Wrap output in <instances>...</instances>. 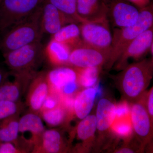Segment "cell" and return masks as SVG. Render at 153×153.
<instances>
[{"mask_svg":"<svg viewBox=\"0 0 153 153\" xmlns=\"http://www.w3.org/2000/svg\"><path fill=\"white\" fill-rule=\"evenodd\" d=\"M153 75V57L127 65L117 77V84L123 100L131 103L140 100Z\"/></svg>","mask_w":153,"mask_h":153,"instance_id":"6da1fadb","label":"cell"},{"mask_svg":"<svg viewBox=\"0 0 153 153\" xmlns=\"http://www.w3.org/2000/svg\"><path fill=\"white\" fill-rule=\"evenodd\" d=\"M42 8L3 34L0 50L3 54L41 41L44 34L41 27Z\"/></svg>","mask_w":153,"mask_h":153,"instance_id":"7a4b0ae2","label":"cell"},{"mask_svg":"<svg viewBox=\"0 0 153 153\" xmlns=\"http://www.w3.org/2000/svg\"><path fill=\"white\" fill-rule=\"evenodd\" d=\"M153 26V5L139 9V16L135 24L125 27L116 28L112 36V42L109 58L105 68L109 69L117 61L125 49L134 38Z\"/></svg>","mask_w":153,"mask_h":153,"instance_id":"3957f363","label":"cell"},{"mask_svg":"<svg viewBox=\"0 0 153 153\" xmlns=\"http://www.w3.org/2000/svg\"><path fill=\"white\" fill-rule=\"evenodd\" d=\"M45 0H1L0 34L27 19L42 8Z\"/></svg>","mask_w":153,"mask_h":153,"instance_id":"277c9868","label":"cell"},{"mask_svg":"<svg viewBox=\"0 0 153 153\" xmlns=\"http://www.w3.org/2000/svg\"><path fill=\"white\" fill-rule=\"evenodd\" d=\"M5 62L12 73L36 72L44 57L41 41L26 45L3 54Z\"/></svg>","mask_w":153,"mask_h":153,"instance_id":"5b68a950","label":"cell"},{"mask_svg":"<svg viewBox=\"0 0 153 153\" xmlns=\"http://www.w3.org/2000/svg\"><path fill=\"white\" fill-rule=\"evenodd\" d=\"M79 25L80 35L83 44L110 52L112 35L107 19L86 22Z\"/></svg>","mask_w":153,"mask_h":153,"instance_id":"8992f818","label":"cell"},{"mask_svg":"<svg viewBox=\"0 0 153 153\" xmlns=\"http://www.w3.org/2000/svg\"><path fill=\"white\" fill-rule=\"evenodd\" d=\"M45 130L42 118L39 114L30 111L19 118L18 142L25 153L32 152L40 142Z\"/></svg>","mask_w":153,"mask_h":153,"instance_id":"52a82bcc","label":"cell"},{"mask_svg":"<svg viewBox=\"0 0 153 153\" xmlns=\"http://www.w3.org/2000/svg\"><path fill=\"white\" fill-rule=\"evenodd\" d=\"M106 7L107 18L117 28L135 24L139 16V9L128 0H102Z\"/></svg>","mask_w":153,"mask_h":153,"instance_id":"ba28073f","label":"cell"},{"mask_svg":"<svg viewBox=\"0 0 153 153\" xmlns=\"http://www.w3.org/2000/svg\"><path fill=\"white\" fill-rule=\"evenodd\" d=\"M130 117L134 133L144 148L152 137L153 121L141 100L130 105Z\"/></svg>","mask_w":153,"mask_h":153,"instance_id":"9c48e42d","label":"cell"},{"mask_svg":"<svg viewBox=\"0 0 153 153\" xmlns=\"http://www.w3.org/2000/svg\"><path fill=\"white\" fill-rule=\"evenodd\" d=\"M109 52L82 44L71 50L69 66L76 68L102 67L109 58Z\"/></svg>","mask_w":153,"mask_h":153,"instance_id":"30bf717a","label":"cell"},{"mask_svg":"<svg viewBox=\"0 0 153 153\" xmlns=\"http://www.w3.org/2000/svg\"><path fill=\"white\" fill-rule=\"evenodd\" d=\"M27 91L26 103L30 112L40 114L44 101L50 93L46 72L36 73Z\"/></svg>","mask_w":153,"mask_h":153,"instance_id":"8fae6325","label":"cell"},{"mask_svg":"<svg viewBox=\"0 0 153 153\" xmlns=\"http://www.w3.org/2000/svg\"><path fill=\"white\" fill-rule=\"evenodd\" d=\"M153 44V26L134 38L127 47L115 63L118 69H123L127 65L129 58L138 59L150 51Z\"/></svg>","mask_w":153,"mask_h":153,"instance_id":"7c38bea8","label":"cell"},{"mask_svg":"<svg viewBox=\"0 0 153 153\" xmlns=\"http://www.w3.org/2000/svg\"><path fill=\"white\" fill-rule=\"evenodd\" d=\"M12 73L14 77L13 79L10 81L7 80V78L0 85V101L20 102L36 74L35 72Z\"/></svg>","mask_w":153,"mask_h":153,"instance_id":"4fadbf2b","label":"cell"},{"mask_svg":"<svg viewBox=\"0 0 153 153\" xmlns=\"http://www.w3.org/2000/svg\"><path fill=\"white\" fill-rule=\"evenodd\" d=\"M71 146V141L66 139L61 130L51 128L44 131L40 142L32 153L66 152L70 150Z\"/></svg>","mask_w":153,"mask_h":153,"instance_id":"5bb4252c","label":"cell"},{"mask_svg":"<svg viewBox=\"0 0 153 153\" xmlns=\"http://www.w3.org/2000/svg\"><path fill=\"white\" fill-rule=\"evenodd\" d=\"M71 23H75L45 0L42 6L41 14V27L44 34L52 36L64 26Z\"/></svg>","mask_w":153,"mask_h":153,"instance_id":"9a60e30c","label":"cell"},{"mask_svg":"<svg viewBox=\"0 0 153 153\" xmlns=\"http://www.w3.org/2000/svg\"><path fill=\"white\" fill-rule=\"evenodd\" d=\"M115 103L107 98L101 99L97 107V130L99 135V141L111 132V128L116 117Z\"/></svg>","mask_w":153,"mask_h":153,"instance_id":"2e32d148","label":"cell"},{"mask_svg":"<svg viewBox=\"0 0 153 153\" xmlns=\"http://www.w3.org/2000/svg\"><path fill=\"white\" fill-rule=\"evenodd\" d=\"M46 76L50 92L59 95L60 91L66 84L77 81L76 70L71 66L55 67L46 72Z\"/></svg>","mask_w":153,"mask_h":153,"instance_id":"e0dca14e","label":"cell"},{"mask_svg":"<svg viewBox=\"0 0 153 153\" xmlns=\"http://www.w3.org/2000/svg\"><path fill=\"white\" fill-rule=\"evenodd\" d=\"M76 11L85 22L107 19L106 7L102 0H77Z\"/></svg>","mask_w":153,"mask_h":153,"instance_id":"ac0fdd59","label":"cell"},{"mask_svg":"<svg viewBox=\"0 0 153 153\" xmlns=\"http://www.w3.org/2000/svg\"><path fill=\"white\" fill-rule=\"evenodd\" d=\"M71 51L68 46L51 38L44 48V56L55 67L70 66L69 59Z\"/></svg>","mask_w":153,"mask_h":153,"instance_id":"d6986e66","label":"cell"},{"mask_svg":"<svg viewBox=\"0 0 153 153\" xmlns=\"http://www.w3.org/2000/svg\"><path fill=\"white\" fill-rule=\"evenodd\" d=\"M95 87L86 88L77 92L74 97V114L80 120L89 114L96 99Z\"/></svg>","mask_w":153,"mask_h":153,"instance_id":"ffe728a7","label":"cell"},{"mask_svg":"<svg viewBox=\"0 0 153 153\" xmlns=\"http://www.w3.org/2000/svg\"><path fill=\"white\" fill-rule=\"evenodd\" d=\"M52 39L69 47L71 50L83 44L79 25L71 23L64 26L52 36Z\"/></svg>","mask_w":153,"mask_h":153,"instance_id":"44dd1931","label":"cell"},{"mask_svg":"<svg viewBox=\"0 0 153 153\" xmlns=\"http://www.w3.org/2000/svg\"><path fill=\"white\" fill-rule=\"evenodd\" d=\"M81 120L76 126L74 133L77 139L82 142L83 147H90L97 131L95 115H88Z\"/></svg>","mask_w":153,"mask_h":153,"instance_id":"7402d4cb","label":"cell"},{"mask_svg":"<svg viewBox=\"0 0 153 153\" xmlns=\"http://www.w3.org/2000/svg\"><path fill=\"white\" fill-rule=\"evenodd\" d=\"M39 115L47 125L52 128L66 126L73 116L61 103L53 109L42 111Z\"/></svg>","mask_w":153,"mask_h":153,"instance_id":"603a6c76","label":"cell"},{"mask_svg":"<svg viewBox=\"0 0 153 153\" xmlns=\"http://www.w3.org/2000/svg\"><path fill=\"white\" fill-rule=\"evenodd\" d=\"M19 119L18 115L0 120V143H13L20 147L18 142Z\"/></svg>","mask_w":153,"mask_h":153,"instance_id":"cb8c5ba5","label":"cell"},{"mask_svg":"<svg viewBox=\"0 0 153 153\" xmlns=\"http://www.w3.org/2000/svg\"><path fill=\"white\" fill-rule=\"evenodd\" d=\"M74 68L76 70L79 86L88 88L93 87L97 83L102 67Z\"/></svg>","mask_w":153,"mask_h":153,"instance_id":"d4e9b609","label":"cell"},{"mask_svg":"<svg viewBox=\"0 0 153 153\" xmlns=\"http://www.w3.org/2000/svg\"><path fill=\"white\" fill-rule=\"evenodd\" d=\"M64 15L73 20L76 24L85 22L78 15L76 11L77 0H47Z\"/></svg>","mask_w":153,"mask_h":153,"instance_id":"484cf974","label":"cell"},{"mask_svg":"<svg viewBox=\"0 0 153 153\" xmlns=\"http://www.w3.org/2000/svg\"><path fill=\"white\" fill-rule=\"evenodd\" d=\"M111 130V133L121 138L128 140L131 138L133 131L130 117L115 119Z\"/></svg>","mask_w":153,"mask_h":153,"instance_id":"4316f807","label":"cell"},{"mask_svg":"<svg viewBox=\"0 0 153 153\" xmlns=\"http://www.w3.org/2000/svg\"><path fill=\"white\" fill-rule=\"evenodd\" d=\"M23 108V105L20 101L1 100L0 120L19 115Z\"/></svg>","mask_w":153,"mask_h":153,"instance_id":"83f0119b","label":"cell"},{"mask_svg":"<svg viewBox=\"0 0 153 153\" xmlns=\"http://www.w3.org/2000/svg\"><path fill=\"white\" fill-rule=\"evenodd\" d=\"M115 119L124 118L129 117L130 105L126 100H122L115 104Z\"/></svg>","mask_w":153,"mask_h":153,"instance_id":"f1b7e54d","label":"cell"},{"mask_svg":"<svg viewBox=\"0 0 153 153\" xmlns=\"http://www.w3.org/2000/svg\"><path fill=\"white\" fill-rule=\"evenodd\" d=\"M60 103L61 102L60 96L56 94L50 92L44 101L41 111L46 110L53 109L58 106Z\"/></svg>","mask_w":153,"mask_h":153,"instance_id":"f546056e","label":"cell"},{"mask_svg":"<svg viewBox=\"0 0 153 153\" xmlns=\"http://www.w3.org/2000/svg\"><path fill=\"white\" fill-rule=\"evenodd\" d=\"M25 153V152L15 143H0V153Z\"/></svg>","mask_w":153,"mask_h":153,"instance_id":"4dcf8cb0","label":"cell"},{"mask_svg":"<svg viewBox=\"0 0 153 153\" xmlns=\"http://www.w3.org/2000/svg\"><path fill=\"white\" fill-rule=\"evenodd\" d=\"M146 98V105L145 106L146 108L148 113L149 115L152 120L153 119V88L152 87L149 91L147 94Z\"/></svg>","mask_w":153,"mask_h":153,"instance_id":"1f68e13d","label":"cell"},{"mask_svg":"<svg viewBox=\"0 0 153 153\" xmlns=\"http://www.w3.org/2000/svg\"><path fill=\"white\" fill-rule=\"evenodd\" d=\"M138 9L142 8L151 3V0H128Z\"/></svg>","mask_w":153,"mask_h":153,"instance_id":"d6a6232c","label":"cell"},{"mask_svg":"<svg viewBox=\"0 0 153 153\" xmlns=\"http://www.w3.org/2000/svg\"><path fill=\"white\" fill-rule=\"evenodd\" d=\"M117 153H133L135 152V151L132 148L128 147H124L116 150L114 152Z\"/></svg>","mask_w":153,"mask_h":153,"instance_id":"836d02e7","label":"cell"},{"mask_svg":"<svg viewBox=\"0 0 153 153\" xmlns=\"http://www.w3.org/2000/svg\"><path fill=\"white\" fill-rule=\"evenodd\" d=\"M8 76V73L0 67V85L4 82Z\"/></svg>","mask_w":153,"mask_h":153,"instance_id":"e575fe53","label":"cell"},{"mask_svg":"<svg viewBox=\"0 0 153 153\" xmlns=\"http://www.w3.org/2000/svg\"><path fill=\"white\" fill-rule=\"evenodd\" d=\"M1 0H0V2H1Z\"/></svg>","mask_w":153,"mask_h":153,"instance_id":"d590c367","label":"cell"}]
</instances>
